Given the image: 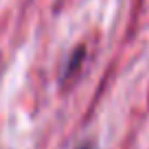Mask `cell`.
<instances>
[{
  "instance_id": "obj_1",
  "label": "cell",
  "mask_w": 149,
  "mask_h": 149,
  "mask_svg": "<svg viewBox=\"0 0 149 149\" xmlns=\"http://www.w3.org/2000/svg\"><path fill=\"white\" fill-rule=\"evenodd\" d=\"M84 59H86V48H84V46H79L77 51H72V55H70L68 64H66V70H64V74H61V81H68L70 77H74V74L79 72V68H81V64H84Z\"/></svg>"
},
{
  "instance_id": "obj_2",
  "label": "cell",
  "mask_w": 149,
  "mask_h": 149,
  "mask_svg": "<svg viewBox=\"0 0 149 149\" xmlns=\"http://www.w3.org/2000/svg\"><path fill=\"white\" fill-rule=\"evenodd\" d=\"M79 149H92V147H90V145H84V147H79Z\"/></svg>"
}]
</instances>
